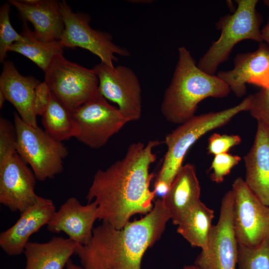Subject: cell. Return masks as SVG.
Returning <instances> with one entry per match:
<instances>
[{
	"label": "cell",
	"mask_w": 269,
	"mask_h": 269,
	"mask_svg": "<svg viewBox=\"0 0 269 269\" xmlns=\"http://www.w3.org/2000/svg\"><path fill=\"white\" fill-rule=\"evenodd\" d=\"M157 140L133 143L125 156L94 175L86 199L97 205L98 219L121 229L136 214H147L155 197L149 186V167L156 159L153 152Z\"/></svg>",
	"instance_id": "obj_1"
},
{
	"label": "cell",
	"mask_w": 269,
	"mask_h": 269,
	"mask_svg": "<svg viewBox=\"0 0 269 269\" xmlns=\"http://www.w3.org/2000/svg\"><path fill=\"white\" fill-rule=\"evenodd\" d=\"M170 219L162 199H157L148 213L121 229L103 222L94 228L88 243L78 244L75 255L84 269H141L145 252Z\"/></svg>",
	"instance_id": "obj_2"
},
{
	"label": "cell",
	"mask_w": 269,
	"mask_h": 269,
	"mask_svg": "<svg viewBox=\"0 0 269 269\" xmlns=\"http://www.w3.org/2000/svg\"><path fill=\"white\" fill-rule=\"evenodd\" d=\"M178 58L160 110L169 123L180 125L194 116L198 104L208 98H223L230 89L217 75L198 67L189 51L178 48Z\"/></svg>",
	"instance_id": "obj_3"
},
{
	"label": "cell",
	"mask_w": 269,
	"mask_h": 269,
	"mask_svg": "<svg viewBox=\"0 0 269 269\" xmlns=\"http://www.w3.org/2000/svg\"><path fill=\"white\" fill-rule=\"evenodd\" d=\"M252 101L251 94L236 106L220 111L195 115L179 125L165 138L167 151L155 181H163L171 186L191 146L206 134L225 126L239 113L249 111Z\"/></svg>",
	"instance_id": "obj_4"
},
{
	"label": "cell",
	"mask_w": 269,
	"mask_h": 269,
	"mask_svg": "<svg viewBox=\"0 0 269 269\" xmlns=\"http://www.w3.org/2000/svg\"><path fill=\"white\" fill-rule=\"evenodd\" d=\"M233 14L221 18L217 27L221 34L200 58L197 66L204 72L214 75L218 66L229 57L234 47L246 39L263 42L261 19L256 9L258 0H237Z\"/></svg>",
	"instance_id": "obj_5"
},
{
	"label": "cell",
	"mask_w": 269,
	"mask_h": 269,
	"mask_svg": "<svg viewBox=\"0 0 269 269\" xmlns=\"http://www.w3.org/2000/svg\"><path fill=\"white\" fill-rule=\"evenodd\" d=\"M13 122L17 134V153L30 165L36 179L44 181L60 173L68 154L65 145L39 127L27 124L16 112Z\"/></svg>",
	"instance_id": "obj_6"
},
{
	"label": "cell",
	"mask_w": 269,
	"mask_h": 269,
	"mask_svg": "<svg viewBox=\"0 0 269 269\" xmlns=\"http://www.w3.org/2000/svg\"><path fill=\"white\" fill-rule=\"evenodd\" d=\"M51 93L71 112L100 93L94 71L56 57L44 72Z\"/></svg>",
	"instance_id": "obj_7"
},
{
	"label": "cell",
	"mask_w": 269,
	"mask_h": 269,
	"mask_svg": "<svg viewBox=\"0 0 269 269\" xmlns=\"http://www.w3.org/2000/svg\"><path fill=\"white\" fill-rule=\"evenodd\" d=\"M64 30L60 41L65 47H80L97 56L101 62L113 68V62L118 60L115 54L129 56L130 52L125 48L115 44L111 35L96 30L90 25L89 15L73 11L65 0L60 1Z\"/></svg>",
	"instance_id": "obj_8"
},
{
	"label": "cell",
	"mask_w": 269,
	"mask_h": 269,
	"mask_svg": "<svg viewBox=\"0 0 269 269\" xmlns=\"http://www.w3.org/2000/svg\"><path fill=\"white\" fill-rule=\"evenodd\" d=\"M76 125L75 138L94 149L104 146L128 123L118 108L101 93L72 112Z\"/></svg>",
	"instance_id": "obj_9"
},
{
	"label": "cell",
	"mask_w": 269,
	"mask_h": 269,
	"mask_svg": "<svg viewBox=\"0 0 269 269\" xmlns=\"http://www.w3.org/2000/svg\"><path fill=\"white\" fill-rule=\"evenodd\" d=\"M233 221L239 245L253 248L269 237V206L263 203L241 177L232 184Z\"/></svg>",
	"instance_id": "obj_10"
},
{
	"label": "cell",
	"mask_w": 269,
	"mask_h": 269,
	"mask_svg": "<svg viewBox=\"0 0 269 269\" xmlns=\"http://www.w3.org/2000/svg\"><path fill=\"white\" fill-rule=\"evenodd\" d=\"M234 195L229 190L222 198L220 216L212 225L208 247L201 251L194 265L202 269H236L239 244L233 221Z\"/></svg>",
	"instance_id": "obj_11"
},
{
	"label": "cell",
	"mask_w": 269,
	"mask_h": 269,
	"mask_svg": "<svg viewBox=\"0 0 269 269\" xmlns=\"http://www.w3.org/2000/svg\"><path fill=\"white\" fill-rule=\"evenodd\" d=\"M99 80V89L107 100L116 103L128 122L138 120L141 115V90L138 78L130 68H113L100 62L93 68Z\"/></svg>",
	"instance_id": "obj_12"
},
{
	"label": "cell",
	"mask_w": 269,
	"mask_h": 269,
	"mask_svg": "<svg viewBox=\"0 0 269 269\" xmlns=\"http://www.w3.org/2000/svg\"><path fill=\"white\" fill-rule=\"evenodd\" d=\"M36 177L16 153L0 166V203L11 211L20 213L34 204Z\"/></svg>",
	"instance_id": "obj_13"
},
{
	"label": "cell",
	"mask_w": 269,
	"mask_h": 269,
	"mask_svg": "<svg viewBox=\"0 0 269 269\" xmlns=\"http://www.w3.org/2000/svg\"><path fill=\"white\" fill-rule=\"evenodd\" d=\"M217 76L238 97L246 94L247 83L269 88V47L262 42L254 52L238 54L234 58V68L220 71Z\"/></svg>",
	"instance_id": "obj_14"
},
{
	"label": "cell",
	"mask_w": 269,
	"mask_h": 269,
	"mask_svg": "<svg viewBox=\"0 0 269 269\" xmlns=\"http://www.w3.org/2000/svg\"><path fill=\"white\" fill-rule=\"evenodd\" d=\"M52 200L38 197L36 202L20 213L17 221L0 234V247L10 256L20 255L30 236L47 225L56 211Z\"/></svg>",
	"instance_id": "obj_15"
},
{
	"label": "cell",
	"mask_w": 269,
	"mask_h": 269,
	"mask_svg": "<svg viewBox=\"0 0 269 269\" xmlns=\"http://www.w3.org/2000/svg\"><path fill=\"white\" fill-rule=\"evenodd\" d=\"M97 219L96 203L82 205L76 197H71L55 212L47 225V229L53 233L64 232L76 243L86 245L92 238Z\"/></svg>",
	"instance_id": "obj_16"
},
{
	"label": "cell",
	"mask_w": 269,
	"mask_h": 269,
	"mask_svg": "<svg viewBox=\"0 0 269 269\" xmlns=\"http://www.w3.org/2000/svg\"><path fill=\"white\" fill-rule=\"evenodd\" d=\"M23 22H30L36 36L45 41L60 40L64 30L60 1L55 0H9Z\"/></svg>",
	"instance_id": "obj_17"
},
{
	"label": "cell",
	"mask_w": 269,
	"mask_h": 269,
	"mask_svg": "<svg viewBox=\"0 0 269 269\" xmlns=\"http://www.w3.org/2000/svg\"><path fill=\"white\" fill-rule=\"evenodd\" d=\"M40 81L21 75L14 64L5 60L0 76V91L15 108L20 117L28 125L37 127L33 107L35 89Z\"/></svg>",
	"instance_id": "obj_18"
},
{
	"label": "cell",
	"mask_w": 269,
	"mask_h": 269,
	"mask_svg": "<svg viewBox=\"0 0 269 269\" xmlns=\"http://www.w3.org/2000/svg\"><path fill=\"white\" fill-rule=\"evenodd\" d=\"M246 184L269 206V127L258 122L253 144L244 157Z\"/></svg>",
	"instance_id": "obj_19"
},
{
	"label": "cell",
	"mask_w": 269,
	"mask_h": 269,
	"mask_svg": "<svg viewBox=\"0 0 269 269\" xmlns=\"http://www.w3.org/2000/svg\"><path fill=\"white\" fill-rule=\"evenodd\" d=\"M200 186L194 165H183L169 190L162 198L174 225H178L188 212L199 201Z\"/></svg>",
	"instance_id": "obj_20"
},
{
	"label": "cell",
	"mask_w": 269,
	"mask_h": 269,
	"mask_svg": "<svg viewBox=\"0 0 269 269\" xmlns=\"http://www.w3.org/2000/svg\"><path fill=\"white\" fill-rule=\"evenodd\" d=\"M77 245L61 237H54L45 243L28 242L23 252L24 269H63L75 254Z\"/></svg>",
	"instance_id": "obj_21"
},
{
	"label": "cell",
	"mask_w": 269,
	"mask_h": 269,
	"mask_svg": "<svg viewBox=\"0 0 269 269\" xmlns=\"http://www.w3.org/2000/svg\"><path fill=\"white\" fill-rule=\"evenodd\" d=\"M21 34L24 40L14 43L9 51L20 54L34 63L45 72L58 56L63 54L59 40L45 41L38 38L27 22H23Z\"/></svg>",
	"instance_id": "obj_22"
},
{
	"label": "cell",
	"mask_w": 269,
	"mask_h": 269,
	"mask_svg": "<svg viewBox=\"0 0 269 269\" xmlns=\"http://www.w3.org/2000/svg\"><path fill=\"white\" fill-rule=\"evenodd\" d=\"M213 218V210L200 201L178 224L177 232L192 246L206 250Z\"/></svg>",
	"instance_id": "obj_23"
},
{
	"label": "cell",
	"mask_w": 269,
	"mask_h": 269,
	"mask_svg": "<svg viewBox=\"0 0 269 269\" xmlns=\"http://www.w3.org/2000/svg\"><path fill=\"white\" fill-rule=\"evenodd\" d=\"M41 117L45 131L55 139L62 142L75 137L76 125L72 112L52 93Z\"/></svg>",
	"instance_id": "obj_24"
},
{
	"label": "cell",
	"mask_w": 269,
	"mask_h": 269,
	"mask_svg": "<svg viewBox=\"0 0 269 269\" xmlns=\"http://www.w3.org/2000/svg\"><path fill=\"white\" fill-rule=\"evenodd\" d=\"M238 269H269V237L259 246L239 245Z\"/></svg>",
	"instance_id": "obj_25"
},
{
	"label": "cell",
	"mask_w": 269,
	"mask_h": 269,
	"mask_svg": "<svg viewBox=\"0 0 269 269\" xmlns=\"http://www.w3.org/2000/svg\"><path fill=\"white\" fill-rule=\"evenodd\" d=\"M10 6L5 2L0 7V62L5 61L7 53L15 42L24 40V36L18 33L11 24L9 13Z\"/></svg>",
	"instance_id": "obj_26"
},
{
	"label": "cell",
	"mask_w": 269,
	"mask_h": 269,
	"mask_svg": "<svg viewBox=\"0 0 269 269\" xmlns=\"http://www.w3.org/2000/svg\"><path fill=\"white\" fill-rule=\"evenodd\" d=\"M17 153V134L14 124L0 118V166Z\"/></svg>",
	"instance_id": "obj_27"
},
{
	"label": "cell",
	"mask_w": 269,
	"mask_h": 269,
	"mask_svg": "<svg viewBox=\"0 0 269 269\" xmlns=\"http://www.w3.org/2000/svg\"><path fill=\"white\" fill-rule=\"evenodd\" d=\"M241 160L240 156L228 152L214 155L210 168L212 171L210 175L211 180L216 183L223 182L225 177Z\"/></svg>",
	"instance_id": "obj_28"
},
{
	"label": "cell",
	"mask_w": 269,
	"mask_h": 269,
	"mask_svg": "<svg viewBox=\"0 0 269 269\" xmlns=\"http://www.w3.org/2000/svg\"><path fill=\"white\" fill-rule=\"evenodd\" d=\"M252 96V105L249 110L251 115L257 122L269 127V87L261 88Z\"/></svg>",
	"instance_id": "obj_29"
},
{
	"label": "cell",
	"mask_w": 269,
	"mask_h": 269,
	"mask_svg": "<svg viewBox=\"0 0 269 269\" xmlns=\"http://www.w3.org/2000/svg\"><path fill=\"white\" fill-rule=\"evenodd\" d=\"M241 141V136L238 134L214 133L208 140L207 153L216 155L227 153L231 148L239 145Z\"/></svg>",
	"instance_id": "obj_30"
},
{
	"label": "cell",
	"mask_w": 269,
	"mask_h": 269,
	"mask_svg": "<svg viewBox=\"0 0 269 269\" xmlns=\"http://www.w3.org/2000/svg\"><path fill=\"white\" fill-rule=\"evenodd\" d=\"M51 91L44 81L37 86L34 97L33 107L36 116H42L44 113L50 100Z\"/></svg>",
	"instance_id": "obj_31"
},
{
	"label": "cell",
	"mask_w": 269,
	"mask_h": 269,
	"mask_svg": "<svg viewBox=\"0 0 269 269\" xmlns=\"http://www.w3.org/2000/svg\"><path fill=\"white\" fill-rule=\"evenodd\" d=\"M264 2L269 8V0H264ZM261 33L263 42H265V43L269 47V16L267 23L261 30Z\"/></svg>",
	"instance_id": "obj_32"
},
{
	"label": "cell",
	"mask_w": 269,
	"mask_h": 269,
	"mask_svg": "<svg viewBox=\"0 0 269 269\" xmlns=\"http://www.w3.org/2000/svg\"><path fill=\"white\" fill-rule=\"evenodd\" d=\"M67 269H84L82 267L77 266L73 263V262L70 260L66 264V266Z\"/></svg>",
	"instance_id": "obj_33"
},
{
	"label": "cell",
	"mask_w": 269,
	"mask_h": 269,
	"mask_svg": "<svg viewBox=\"0 0 269 269\" xmlns=\"http://www.w3.org/2000/svg\"><path fill=\"white\" fill-rule=\"evenodd\" d=\"M6 101V98L3 94V93L0 91V108L1 109L3 107L4 102Z\"/></svg>",
	"instance_id": "obj_34"
},
{
	"label": "cell",
	"mask_w": 269,
	"mask_h": 269,
	"mask_svg": "<svg viewBox=\"0 0 269 269\" xmlns=\"http://www.w3.org/2000/svg\"><path fill=\"white\" fill-rule=\"evenodd\" d=\"M183 269H202L194 265L185 266L183 267Z\"/></svg>",
	"instance_id": "obj_35"
}]
</instances>
